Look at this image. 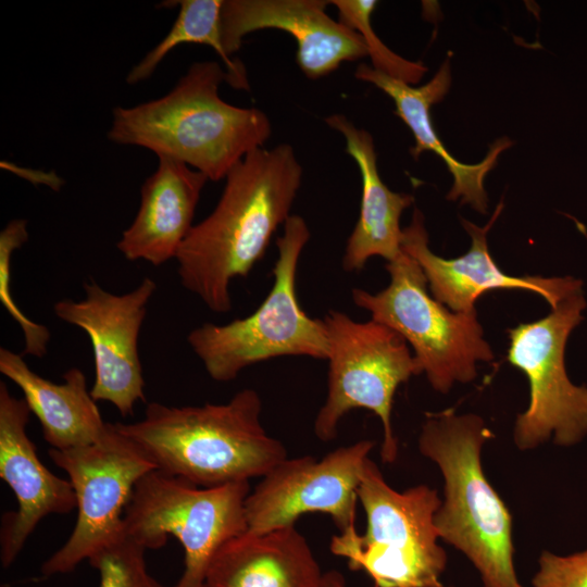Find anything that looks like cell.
<instances>
[{"instance_id": "cell-1", "label": "cell", "mask_w": 587, "mask_h": 587, "mask_svg": "<svg viewBox=\"0 0 587 587\" xmlns=\"http://www.w3.org/2000/svg\"><path fill=\"white\" fill-rule=\"evenodd\" d=\"M302 172L288 143L251 151L225 177L214 210L185 238L175 258L180 284L212 312L232 310V282L250 274L291 215Z\"/></svg>"}, {"instance_id": "cell-2", "label": "cell", "mask_w": 587, "mask_h": 587, "mask_svg": "<svg viewBox=\"0 0 587 587\" xmlns=\"http://www.w3.org/2000/svg\"><path fill=\"white\" fill-rule=\"evenodd\" d=\"M223 80L227 73L217 62H196L165 96L114 108L108 138L183 162L218 182L271 135L263 111L235 107L218 96Z\"/></svg>"}, {"instance_id": "cell-3", "label": "cell", "mask_w": 587, "mask_h": 587, "mask_svg": "<svg viewBox=\"0 0 587 587\" xmlns=\"http://www.w3.org/2000/svg\"><path fill=\"white\" fill-rule=\"evenodd\" d=\"M262 400L245 388L226 403L171 407L149 403L142 420L115 423L157 470L198 487L263 477L287 459L285 446L261 422Z\"/></svg>"}, {"instance_id": "cell-4", "label": "cell", "mask_w": 587, "mask_h": 587, "mask_svg": "<svg viewBox=\"0 0 587 587\" xmlns=\"http://www.w3.org/2000/svg\"><path fill=\"white\" fill-rule=\"evenodd\" d=\"M490 437L476 414L447 410L427 416L419 449L437 464L445 485L434 522L439 538L471 561L483 587H523L513 561L511 514L482 466Z\"/></svg>"}, {"instance_id": "cell-5", "label": "cell", "mask_w": 587, "mask_h": 587, "mask_svg": "<svg viewBox=\"0 0 587 587\" xmlns=\"http://www.w3.org/2000/svg\"><path fill=\"white\" fill-rule=\"evenodd\" d=\"M358 498L365 532L354 527L333 536L330 551L347 559L350 570L366 573L374 587H444L447 554L434 522L441 503L437 490L419 485L397 491L367 458Z\"/></svg>"}, {"instance_id": "cell-6", "label": "cell", "mask_w": 587, "mask_h": 587, "mask_svg": "<svg viewBox=\"0 0 587 587\" xmlns=\"http://www.w3.org/2000/svg\"><path fill=\"white\" fill-rule=\"evenodd\" d=\"M311 233L304 218L291 214L277 238L273 285L250 315L227 324L204 323L187 341L209 376L234 380L246 367L278 357L326 360L328 341L322 319L309 316L297 297V270Z\"/></svg>"}, {"instance_id": "cell-7", "label": "cell", "mask_w": 587, "mask_h": 587, "mask_svg": "<svg viewBox=\"0 0 587 587\" xmlns=\"http://www.w3.org/2000/svg\"><path fill=\"white\" fill-rule=\"evenodd\" d=\"M386 270L389 285L376 294L352 289L353 303L412 347L421 373L436 391L446 394L455 383L472 382L476 363L494 359L476 310L453 312L437 301L420 264L403 250Z\"/></svg>"}, {"instance_id": "cell-8", "label": "cell", "mask_w": 587, "mask_h": 587, "mask_svg": "<svg viewBox=\"0 0 587 587\" xmlns=\"http://www.w3.org/2000/svg\"><path fill=\"white\" fill-rule=\"evenodd\" d=\"M249 482L198 487L159 470L134 487L123 530L146 550L175 537L185 552V569L172 587H207L210 562L229 539L247 530L245 501Z\"/></svg>"}, {"instance_id": "cell-9", "label": "cell", "mask_w": 587, "mask_h": 587, "mask_svg": "<svg viewBox=\"0 0 587 587\" xmlns=\"http://www.w3.org/2000/svg\"><path fill=\"white\" fill-rule=\"evenodd\" d=\"M322 320L328 341L327 395L315 416L314 434L330 441L348 412L370 410L383 425L382 460L391 463L398 454L391 426L394 396L401 384L421 374L416 360L408 342L384 324L358 322L338 310Z\"/></svg>"}, {"instance_id": "cell-10", "label": "cell", "mask_w": 587, "mask_h": 587, "mask_svg": "<svg viewBox=\"0 0 587 587\" xmlns=\"http://www.w3.org/2000/svg\"><path fill=\"white\" fill-rule=\"evenodd\" d=\"M586 305L582 290L547 316L509 329L508 360L529 384V404L513 430L520 450L535 449L549 439L570 447L587 437V386L571 382L564 359L566 341L583 321Z\"/></svg>"}, {"instance_id": "cell-11", "label": "cell", "mask_w": 587, "mask_h": 587, "mask_svg": "<svg viewBox=\"0 0 587 587\" xmlns=\"http://www.w3.org/2000/svg\"><path fill=\"white\" fill-rule=\"evenodd\" d=\"M49 457L62 469L76 497L77 520L65 544L41 565L50 577L77 565L123 534V516L134 487L157 470L142 448L109 423L105 436L89 446L51 448Z\"/></svg>"}, {"instance_id": "cell-12", "label": "cell", "mask_w": 587, "mask_h": 587, "mask_svg": "<svg viewBox=\"0 0 587 587\" xmlns=\"http://www.w3.org/2000/svg\"><path fill=\"white\" fill-rule=\"evenodd\" d=\"M374 446L372 440H360L320 460L303 455L279 462L246 498L247 532L294 526L308 513L329 515L339 533L354 528L358 488Z\"/></svg>"}, {"instance_id": "cell-13", "label": "cell", "mask_w": 587, "mask_h": 587, "mask_svg": "<svg viewBox=\"0 0 587 587\" xmlns=\"http://www.w3.org/2000/svg\"><path fill=\"white\" fill-rule=\"evenodd\" d=\"M84 289L82 300L57 301L54 314L90 339L96 371L90 389L93 400L108 401L122 416H128L137 402L146 401L138 337L157 284L145 277L134 290L115 295L91 279Z\"/></svg>"}, {"instance_id": "cell-14", "label": "cell", "mask_w": 587, "mask_h": 587, "mask_svg": "<svg viewBox=\"0 0 587 587\" xmlns=\"http://www.w3.org/2000/svg\"><path fill=\"white\" fill-rule=\"evenodd\" d=\"M503 209L500 202L488 223L479 227L461 218L472 239L469 251L455 259H444L428 247L424 216L414 209L411 223L403 228L401 247L423 270L432 296L453 312L474 311L476 300L494 289H523L540 295L554 309L583 290V282L572 276H512L503 273L491 258L487 233Z\"/></svg>"}, {"instance_id": "cell-15", "label": "cell", "mask_w": 587, "mask_h": 587, "mask_svg": "<svg viewBox=\"0 0 587 587\" xmlns=\"http://www.w3.org/2000/svg\"><path fill=\"white\" fill-rule=\"evenodd\" d=\"M30 410L24 399L12 396L0 383V477L12 489L18 508L3 514L0 560L12 565L39 522L50 514H66L76 508L68 479L49 471L26 434Z\"/></svg>"}, {"instance_id": "cell-16", "label": "cell", "mask_w": 587, "mask_h": 587, "mask_svg": "<svg viewBox=\"0 0 587 587\" xmlns=\"http://www.w3.org/2000/svg\"><path fill=\"white\" fill-rule=\"evenodd\" d=\"M325 0H223L221 29L230 57L241 48L242 38L254 30L275 28L297 41V63L312 79L334 72L342 62L367 55L359 33L333 20Z\"/></svg>"}, {"instance_id": "cell-17", "label": "cell", "mask_w": 587, "mask_h": 587, "mask_svg": "<svg viewBox=\"0 0 587 587\" xmlns=\"http://www.w3.org/2000/svg\"><path fill=\"white\" fill-rule=\"evenodd\" d=\"M208 180L183 162L159 157L157 170L141 186L138 212L116 245L123 257L154 266L176 258L193 227L195 211Z\"/></svg>"}, {"instance_id": "cell-18", "label": "cell", "mask_w": 587, "mask_h": 587, "mask_svg": "<svg viewBox=\"0 0 587 587\" xmlns=\"http://www.w3.org/2000/svg\"><path fill=\"white\" fill-rule=\"evenodd\" d=\"M355 78L373 84L392 98L396 114L411 129L415 146L411 154L417 159L424 151H432L442 159L452 174L453 184L447 196L449 200H460L482 214L487 212L488 197L484 188L486 175L496 166L499 154L512 146L507 137L496 140L486 158L477 164H465L454 159L439 140L432 124L430 107L442 100L451 85L449 59L441 64L435 76L421 87H412L400 79L376 71L367 64H360Z\"/></svg>"}, {"instance_id": "cell-19", "label": "cell", "mask_w": 587, "mask_h": 587, "mask_svg": "<svg viewBox=\"0 0 587 587\" xmlns=\"http://www.w3.org/2000/svg\"><path fill=\"white\" fill-rule=\"evenodd\" d=\"M321 567L294 526L263 534L245 532L213 555L207 587H317Z\"/></svg>"}, {"instance_id": "cell-20", "label": "cell", "mask_w": 587, "mask_h": 587, "mask_svg": "<svg viewBox=\"0 0 587 587\" xmlns=\"http://www.w3.org/2000/svg\"><path fill=\"white\" fill-rule=\"evenodd\" d=\"M330 128L338 130L346 140V151L358 164L362 195L360 214L342 255V268L361 271L373 257L387 262L402 254L400 217L414 198L391 191L382 180L376 163L372 135L355 127L345 115L334 114L325 118Z\"/></svg>"}, {"instance_id": "cell-21", "label": "cell", "mask_w": 587, "mask_h": 587, "mask_svg": "<svg viewBox=\"0 0 587 587\" xmlns=\"http://www.w3.org/2000/svg\"><path fill=\"white\" fill-rule=\"evenodd\" d=\"M0 372L22 390L39 420L45 440L58 450L93 445L109 429L87 389L83 371L72 367L55 384L29 369L22 354L0 348Z\"/></svg>"}, {"instance_id": "cell-22", "label": "cell", "mask_w": 587, "mask_h": 587, "mask_svg": "<svg viewBox=\"0 0 587 587\" xmlns=\"http://www.w3.org/2000/svg\"><path fill=\"white\" fill-rule=\"evenodd\" d=\"M179 13L166 36L151 49L127 74L126 83L138 84L149 78L161 61L182 43L207 45L214 49L226 66L227 84L236 89L249 90L243 64L233 60L225 51L221 29L223 0H180Z\"/></svg>"}, {"instance_id": "cell-23", "label": "cell", "mask_w": 587, "mask_h": 587, "mask_svg": "<svg viewBox=\"0 0 587 587\" xmlns=\"http://www.w3.org/2000/svg\"><path fill=\"white\" fill-rule=\"evenodd\" d=\"M339 14V22L361 35L372 67L407 84H416L427 67L421 62L401 58L388 49L375 35L371 25V15L377 4L375 0H333L329 1Z\"/></svg>"}, {"instance_id": "cell-24", "label": "cell", "mask_w": 587, "mask_h": 587, "mask_svg": "<svg viewBox=\"0 0 587 587\" xmlns=\"http://www.w3.org/2000/svg\"><path fill=\"white\" fill-rule=\"evenodd\" d=\"M27 240L26 220L10 221L0 233V301L23 332L25 345L22 355L41 358L47 353L50 330L47 326L32 321L24 314L15 303L10 290L13 253Z\"/></svg>"}, {"instance_id": "cell-25", "label": "cell", "mask_w": 587, "mask_h": 587, "mask_svg": "<svg viewBox=\"0 0 587 587\" xmlns=\"http://www.w3.org/2000/svg\"><path fill=\"white\" fill-rule=\"evenodd\" d=\"M146 549L124 532L88 559L99 574V587H164L148 572Z\"/></svg>"}, {"instance_id": "cell-26", "label": "cell", "mask_w": 587, "mask_h": 587, "mask_svg": "<svg viewBox=\"0 0 587 587\" xmlns=\"http://www.w3.org/2000/svg\"><path fill=\"white\" fill-rule=\"evenodd\" d=\"M534 587H587V548L567 555L544 551Z\"/></svg>"}, {"instance_id": "cell-27", "label": "cell", "mask_w": 587, "mask_h": 587, "mask_svg": "<svg viewBox=\"0 0 587 587\" xmlns=\"http://www.w3.org/2000/svg\"><path fill=\"white\" fill-rule=\"evenodd\" d=\"M317 587H347L345 577L337 571L323 573Z\"/></svg>"}]
</instances>
